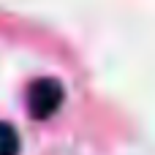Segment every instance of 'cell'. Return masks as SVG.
I'll return each instance as SVG.
<instances>
[{
	"instance_id": "6da1fadb",
	"label": "cell",
	"mask_w": 155,
	"mask_h": 155,
	"mask_svg": "<svg viewBox=\"0 0 155 155\" xmlns=\"http://www.w3.org/2000/svg\"><path fill=\"white\" fill-rule=\"evenodd\" d=\"M65 101V90L57 79H35L27 87V112L35 120H49Z\"/></svg>"
},
{
	"instance_id": "7a4b0ae2",
	"label": "cell",
	"mask_w": 155,
	"mask_h": 155,
	"mask_svg": "<svg viewBox=\"0 0 155 155\" xmlns=\"http://www.w3.org/2000/svg\"><path fill=\"white\" fill-rule=\"evenodd\" d=\"M0 155H19V134L8 123H0Z\"/></svg>"
}]
</instances>
